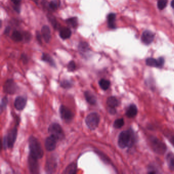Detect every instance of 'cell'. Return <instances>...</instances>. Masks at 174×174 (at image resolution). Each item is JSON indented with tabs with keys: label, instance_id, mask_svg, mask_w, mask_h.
I'll list each match as a JSON object with an SVG mask.
<instances>
[{
	"label": "cell",
	"instance_id": "39",
	"mask_svg": "<svg viewBox=\"0 0 174 174\" xmlns=\"http://www.w3.org/2000/svg\"><path fill=\"white\" fill-rule=\"evenodd\" d=\"M36 37L37 40H39V42H41V38H40V37H41V35H40V34L39 32H37V33Z\"/></svg>",
	"mask_w": 174,
	"mask_h": 174
},
{
	"label": "cell",
	"instance_id": "9",
	"mask_svg": "<svg viewBox=\"0 0 174 174\" xmlns=\"http://www.w3.org/2000/svg\"><path fill=\"white\" fill-rule=\"evenodd\" d=\"M38 159L30 155L28 157V164L30 171L32 174H38L39 171Z\"/></svg>",
	"mask_w": 174,
	"mask_h": 174
},
{
	"label": "cell",
	"instance_id": "6",
	"mask_svg": "<svg viewBox=\"0 0 174 174\" xmlns=\"http://www.w3.org/2000/svg\"><path fill=\"white\" fill-rule=\"evenodd\" d=\"M151 144L154 151L157 153L164 154L166 151L167 148L165 144L158 138H151Z\"/></svg>",
	"mask_w": 174,
	"mask_h": 174
},
{
	"label": "cell",
	"instance_id": "13",
	"mask_svg": "<svg viewBox=\"0 0 174 174\" xmlns=\"http://www.w3.org/2000/svg\"><path fill=\"white\" fill-rule=\"evenodd\" d=\"M27 99L23 96H19L16 98L14 101V105L15 108L18 110L21 111L24 109L27 104Z\"/></svg>",
	"mask_w": 174,
	"mask_h": 174
},
{
	"label": "cell",
	"instance_id": "34",
	"mask_svg": "<svg viewBox=\"0 0 174 174\" xmlns=\"http://www.w3.org/2000/svg\"><path fill=\"white\" fill-rule=\"evenodd\" d=\"M48 19H49V21L51 23V24L52 25L53 27H54V28H56L57 23L55 18H54V16L52 15H49V16H48Z\"/></svg>",
	"mask_w": 174,
	"mask_h": 174
},
{
	"label": "cell",
	"instance_id": "12",
	"mask_svg": "<svg viewBox=\"0 0 174 174\" xmlns=\"http://www.w3.org/2000/svg\"><path fill=\"white\" fill-rule=\"evenodd\" d=\"M164 63V59L162 57L155 59L152 58H149L146 60V64L148 66L156 68H161Z\"/></svg>",
	"mask_w": 174,
	"mask_h": 174
},
{
	"label": "cell",
	"instance_id": "16",
	"mask_svg": "<svg viewBox=\"0 0 174 174\" xmlns=\"http://www.w3.org/2000/svg\"><path fill=\"white\" fill-rule=\"evenodd\" d=\"M42 36L44 40L46 42H49L50 41L51 34L50 29L48 26H44L42 29Z\"/></svg>",
	"mask_w": 174,
	"mask_h": 174
},
{
	"label": "cell",
	"instance_id": "37",
	"mask_svg": "<svg viewBox=\"0 0 174 174\" xmlns=\"http://www.w3.org/2000/svg\"><path fill=\"white\" fill-rule=\"evenodd\" d=\"M109 112L110 113L114 115V114H115L116 113V110H115V108H109Z\"/></svg>",
	"mask_w": 174,
	"mask_h": 174
},
{
	"label": "cell",
	"instance_id": "10",
	"mask_svg": "<svg viewBox=\"0 0 174 174\" xmlns=\"http://www.w3.org/2000/svg\"><path fill=\"white\" fill-rule=\"evenodd\" d=\"M58 139L52 135L48 136L45 140V146L46 150L48 151H53L55 149Z\"/></svg>",
	"mask_w": 174,
	"mask_h": 174
},
{
	"label": "cell",
	"instance_id": "35",
	"mask_svg": "<svg viewBox=\"0 0 174 174\" xmlns=\"http://www.w3.org/2000/svg\"><path fill=\"white\" fill-rule=\"evenodd\" d=\"M21 1L22 0H11L12 3L14 4V5L16 6V8H17L18 6H19V4L21 3Z\"/></svg>",
	"mask_w": 174,
	"mask_h": 174
},
{
	"label": "cell",
	"instance_id": "24",
	"mask_svg": "<svg viewBox=\"0 0 174 174\" xmlns=\"http://www.w3.org/2000/svg\"><path fill=\"white\" fill-rule=\"evenodd\" d=\"M78 49L81 53H86L90 49L88 44L86 42H81L78 46Z\"/></svg>",
	"mask_w": 174,
	"mask_h": 174
},
{
	"label": "cell",
	"instance_id": "28",
	"mask_svg": "<svg viewBox=\"0 0 174 174\" xmlns=\"http://www.w3.org/2000/svg\"><path fill=\"white\" fill-rule=\"evenodd\" d=\"M124 125V120L123 118H118L115 120L114 123V127L116 129H120Z\"/></svg>",
	"mask_w": 174,
	"mask_h": 174
},
{
	"label": "cell",
	"instance_id": "11",
	"mask_svg": "<svg viewBox=\"0 0 174 174\" xmlns=\"http://www.w3.org/2000/svg\"><path fill=\"white\" fill-rule=\"evenodd\" d=\"M57 163L54 157H50L48 159L45 165V170L48 173H53L56 171Z\"/></svg>",
	"mask_w": 174,
	"mask_h": 174
},
{
	"label": "cell",
	"instance_id": "8",
	"mask_svg": "<svg viewBox=\"0 0 174 174\" xmlns=\"http://www.w3.org/2000/svg\"><path fill=\"white\" fill-rule=\"evenodd\" d=\"M18 89L19 88L17 84L13 79H8L4 84V91L8 94H16Z\"/></svg>",
	"mask_w": 174,
	"mask_h": 174
},
{
	"label": "cell",
	"instance_id": "1",
	"mask_svg": "<svg viewBox=\"0 0 174 174\" xmlns=\"http://www.w3.org/2000/svg\"><path fill=\"white\" fill-rule=\"evenodd\" d=\"M29 147L30 155L38 159L42 158L44 152L42 145L38 139L33 136H30L29 138Z\"/></svg>",
	"mask_w": 174,
	"mask_h": 174
},
{
	"label": "cell",
	"instance_id": "41",
	"mask_svg": "<svg viewBox=\"0 0 174 174\" xmlns=\"http://www.w3.org/2000/svg\"><path fill=\"white\" fill-rule=\"evenodd\" d=\"M171 141V142H172V143L173 144V145L174 146V136L172 138Z\"/></svg>",
	"mask_w": 174,
	"mask_h": 174
},
{
	"label": "cell",
	"instance_id": "23",
	"mask_svg": "<svg viewBox=\"0 0 174 174\" xmlns=\"http://www.w3.org/2000/svg\"><path fill=\"white\" fill-rule=\"evenodd\" d=\"M167 161L170 170L174 171V155L172 153H169L167 156Z\"/></svg>",
	"mask_w": 174,
	"mask_h": 174
},
{
	"label": "cell",
	"instance_id": "17",
	"mask_svg": "<svg viewBox=\"0 0 174 174\" xmlns=\"http://www.w3.org/2000/svg\"><path fill=\"white\" fill-rule=\"evenodd\" d=\"M77 167L76 164L73 162L70 164L63 171V174H75L77 173Z\"/></svg>",
	"mask_w": 174,
	"mask_h": 174
},
{
	"label": "cell",
	"instance_id": "3",
	"mask_svg": "<svg viewBox=\"0 0 174 174\" xmlns=\"http://www.w3.org/2000/svg\"><path fill=\"white\" fill-rule=\"evenodd\" d=\"M18 134V129L15 127L8 131L6 135L4 136L3 141V146L5 149L13 148L16 142Z\"/></svg>",
	"mask_w": 174,
	"mask_h": 174
},
{
	"label": "cell",
	"instance_id": "36",
	"mask_svg": "<svg viewBox=\"0 0 174 174\" xmlns=\"http://www.w3.org/2000/svg\"><path fill=\"white\" fill-rule=\"evenodd\" d=\"M22 59L23 60V62L24 63H27L28 62V57L25 55H22Z\"/></svg>",
	"mask_w": 174,
	"mask_h": 174
},
{
	"label": "cell",
	"instance_id": "40",
	"mask_svg": "<svg viewBox=\"0 0 174 174\" xmlns=\"http://www.w3.org/2000/svg\"><path fill=\"white\" fill-rule=\"evenodd\" d=\"M171 6H172V7L174 8V0H173L172 1V3H171Z\"/></svg>",
	"mask_w": 174,
	"mask_h": 174
},
{
	"label": "cell",
	"instance_id": "7",
	"mask_svg": "<svg viewBox=\"0 0 174 174\" xmlns=\"http://www.w3.org/2000/svg\"><path fill=\"white\" fill-rule=\"evenodd\" d=\"M59 112L61 118L65 122H70L73 120L74 118V113L70 108L65 105H61L59 109Z\"/></svg>",
	"mask_w": 174,
	"mask_h": 174
},
{
	"label": "cell",
	"instance_id": "2",
	"mask_svg": "<svg viewBox=\"0 0 174 174\" xmlns=\"http://www.w3.org/2000/svg\"><path fill=\"white\" fill-rule=\"evenodd\" d=\"M134 143V136L131 130L123 131L120 133L118 139V145L122 149L131 147Z\"/></svg>",
	"mask_w": 174,
	"mask_h": 174
},
{
	"label": "cell",
	"instance_id": "25",
	"mask_svg": "<svg viewBox=\"0 0 174 174\" xmlns=\"http://www.w3.org/2000/svg\"><path fill=\"white\" fill-rule=\"evenodd\" d=\"M99 84L100 87L104 91L107 90L110 86V82L109 81L105 79H102L100 80Z\"/></svg>",
	"mask_w": 174,
	"mask_h": 174
},
{
	"label": "cell",
	"instance_id": "18",
	"mask_svg": "<svg viewBox=\"0 0 174 174\" xmlns=\"http://www.w3.org/2000/svg\"><path fill=\"white\" fill-rule=\"evenodd\" d=\"M138 113V109L135 105L131 104L126 112V115L129 118H132L135 117Z\"/></svg>",
	"mask_w": 174,
	"mask_h": 174
},
{
	"label": "cell",
	"instance_id": "4",
	"mask_svg": "<svg viewBox=\"0 0 174 174\" xmlns=\"http://www.w3.org/2000/svg\"><path fill=\"white\" fill-rule=\"evenodd\" d=\"M100 121L99 114L96 112L89 113L86 117V123L89 129L94 130L98 127Z\"/></svg>",
	"mask_w": 174,
	"mask_h": 174
},
{
	"label": "cell",
	"instance_id": "32",
	"mask_svg": "<svg viewBox=\"0 0 174 174\" xmlns=\"http://www.w3.org/2000/svg\"><path fill=\"white\" fill-rule=\"evenodd\" d=\"M49 6L50 9H52L53 10H56L58 6L57 1L53 0L49 3Z\"/></svg>",
	"mask_w": 174,
	"mask_h": 174
},
{
	"label": "cell",
	"instance_id": "27",
	"mask_svg": "<svg viewBox=\"0 0 174 174\" xmlns=\"http://www.w3.org/2000/svg\"><path fill=\"white\" fill-rule=\"evenodd\" d=\"M66 23L70 26L73 28H76L78 26V19L77 18H75V17L70 18L68 19H66Z\"/></svg>",
	"mask_w": 174,
	"mask_h": 174
},
{
	"label": "cell",
	"instance_id": "15",
	"mask_svg": "<svg viewBox=\"0 0 174 174\" xmlns=\"http://www.w3.org/2000/svg\"><path fill=\"white\" fill-rule=\"evenodd\" d=\"M84 97L86 100L89 104L91 105H96L97 102V99L96 96L90 91H86L84 92Z\"/></svg>",
	"mask_w": 174,
	"mask_h": 174
},
{
	"label": "cell",
	"instance_id": "20",
	"mask_svg": "<svg viewBox=\"0 0 174 174\" xmlns=\"http://www.w3.org/2000/svg\"><path fill=\"white\" fill-rule=\"evenodd\" d=\"M107 104L109 108H115L118 105V101L115 97H110L107 100Z\"/></svg>",
	"mask_w": 174,
	"mask_h": 174
},
{
	"label": "cell",
	"instance_id": "29",
	"mask_svg": "<svg viewBox=\"0 0 174 174\" xmlns=\"http://www.w3.org/2000/svg\"><path fill=\"white\" fill-rule=\"evenodd\" d=\"M72 86L73 84L69 80H63L60 82V86L64 88H70Z\"/></svg>",
	"mask_w": 174,
	"mask_h": 174
},
{
	"label": "cell",
	"instance_id": "5",
	"mask_svg": "<svg viewBox=\"0 0 174 174\" xmlns=\"http://www.w3.org/2000/svg\"><path fill=\"white\" fill-rule=\"evenodd\" d=\"M48 132L50 135L54 136L58 141L62 140L65 138V133L60 125L58 123H54L50 125L48 128Z\"/></svg>",
	"mask_w": 174,
	"mask_h": 174
},
{
	"label": "cell",
	"instance_id": "33",
	"mask_svg": "<svg viewBox=\"0 0 174 174\" xmlns=\"http://www.w3.org/2000/svg\"><path fill=\"white\" fill-rule=\"evenodd\" d=\"M76 68L75 62L74 61H71L68 64V70L69 71H73Z\"/></svg>",
	"mask_w": 174,
	"mask_h": 174
},
{
	"label": "cell",
	"instance_id": "31",
	"mask_svg": "<svg viewBox=\"0 0 174 174\" xmlns=\"http://www.w3.org/2000/svg\"><path fill=\"white\" fill-rule=\"evenodd\" d=\"M167 0H158L157 6L158 8L160 10H162L167 6Z\"/></svg>",
	"mask_w": 174,
	"mask_h": 174
},
{
	"label": "cell",
	"instance_id": "21",
	"mask_svg": "<svg viewBox=\"0 0 174 174\" xmlns=\"http://www.w3.org/2000/svg\"><path fill=\"white\" fill-rule=\"evenodd\" d=\"M115 18H116V15L113 13H110L107 16L108 26L110 28H112V29L115 28Z\"/></svg>",
	"mask_w": 174,
	"mask_h": 174
},
{
	"label": "cell",
	"instance_id": "38",
	"mask_svg": "<svg viewBox=\"0 0 174 174\" xmlns=\"http://www.w3.org/2000/svg\"><path fill=\"white\" fill-rule=\"evenodd\" d=\"M10 31V27H7L6 28L4 31V34H8L9 33V32Z\"/></svg>",
	"mask_w": 174,
	"mask_h": 174
},
{
	"label": "cell",
	"instance_id": "30",
	"mask_svg": "<svg viewBox=\"0 0 174 174\" xmlns=\"http://www.w3.org/2000/svg\"><path fill=\"white\" fill-rule=\"evenodd\" d=\"M8 100L6 97H3L2 101H1V113L3 110L5 109L6 107H7V104H8Z\"/></svg>",
	"mask_w": 174,
	"mask_h": 174
},
{
	"label": "cell",
	"instance_id": "19",
	"mask_svg": "<svg viewBox=\"0 0 174 174\" xmlns=\"http://www.w3.org/2000/svg\"><path fill=\"white\" fill-rule=\"evenodd\" d=\"M71 35V31L70 28H63L60 31V36L61 39H69Z\"/></svg>",
	"mask_w": 174,
	"mask_h": 174
},
{
	"label": "cell",
	"instance_id": "26",
	"mask_svg": "<svg viewBox=\"0 0 174 174\" xmlns=\"http://www.w3.org/2000/svg\"><path fill=\"white\" fill-rule=\"evenodd\" d=\"M12 39L15 42H21L23 40V35L18 31H14L12 33Z\"/></svg>",
	"mask_w": 174,
	"mask_h": 174
},
{
	"label": "cell",
	"instance_id": "42",
	"mask_svg": "<svg viewBox=\"0 0 174 174\" xmlns=\"http://www.w3.org/2000/svg\"></svg>",
	"mask_w": 174,
	"mask_h": 174
},
{
	"label": "cell",
	"instance_id": "14",
	"mask_svg": "<svg viewBox=\"0 0 174 174\" xmlns=\"http://www.w3.org/2000/svg\"><path fill=\"white\" fill-rule=\"evenodd\" d=\"M154 39V34L150 31L146 30L144 32L141 36V40L144 44L149 45L153 42Z\"/></svg>",
	"mask_w": 174,
	"mask_h": 174
},
{
	"label": "cell",
	"instance_id": "22",
	"mask_svg": "<svg viewBox=\"0 0 174 174\" xmlns=\"http://www.w3.org/2000/svg\"><path fill=\"white\" fill-rule=\"evenodd\" d=\"M42 59L43 61H45V62L48 63L51 66L56 67V63L52 58L49 54L44 53L42 55Z\"/></svg>",
	"mask_w": 174,
	"mask_h": 174
}]
</instances>
